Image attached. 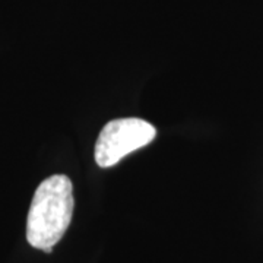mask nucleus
Masks as SVG:
<instances>
[{
  "label": "nucleus",
  "instance_id": "nucleus-1",
  "mask_svg": "<svg viewBox=\"0 0 263 263\" xmlns=\"http://www.w3.org/2000/svg\"><path fill=\"white\" fill-rule=\"evenodd\" d=\"M73 205V186L67 176L54 174L43 180L34 193L27 218L29 245L50 253L70 226Z\"/></svg>",
  "mask_w": 263,
  "mask_h": 263
},
{
  "label": "nucleus",
  "instance_id": "nucleus-2",
  "mask_svg": "<svg viewBox=\"0 0 263 263\" xmlns=\"http://www.w3.org/2000/svg\"><path fill=\"white\" fill-rule=\"evenodd\" d=\"M157 129L149 122L136 117L116 119L100 132L95 143V161L98 167L108 168L135 151L155 139Z\"/></svg>",
  "mask_w": 263,
  "mask_h": 263
}]
</instances>
